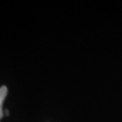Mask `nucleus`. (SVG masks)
Here are the masks:
<instances>
[{"label":"nucleus","instance_id":"nucleus-1","mask_svg":"<svg viewBox=\"0 0 122 122\" xmlns=\"http://www.w3.org/2000/svg\"><path fill=\"white\" fill-rule=\"evenodd\" d=\"M7 94V88L6 86H1L0 87V120L5 117L4 110H3V104H4L5 99Z\"/></svg>","mask_w":122,"mask_h":122}]
</instances>
